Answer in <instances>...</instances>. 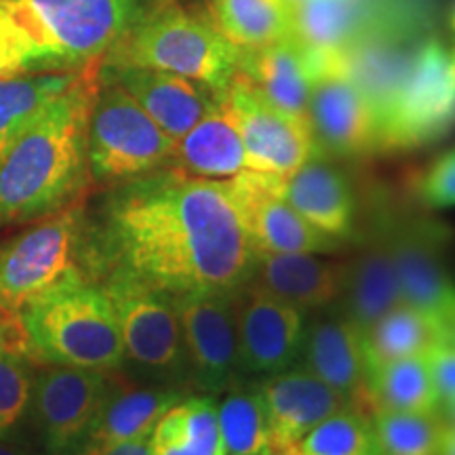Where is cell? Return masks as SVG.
Instances as JSON below:
<instances>
[{
    "mask_svg": "<svg viewBox=\"0 0 455 455\" xmlns=\"http://www.w3.org/2000/svg\"><path fill=\"white\" fill-rule=\"evenodd\" d=\"M350 264L321 253H259L251 281L298 310H315L344 295Z\"/></svg>",
    "mask_w": 455,
    "mask_h": 455,
    "instance_id": "obj_19",
    "label": "cell"
},
{
    "mask_svg": "<svg viewBox=\"0 0 455 455\" xmlns=\"http://www.w3.org/2000/svg\"><path fill=\"white\" fill-rule=\"evenodd\" d=\"M150 435L121 443H112V445H84L78 449L76 455H152Z\"/></svg>",
    "mask_w": 455,
    "mask_h": 455,
    "instance_id": "obj_38",
    "label": "cell"
},
{
    "mask_svg": "<svg viewBox=\"0 0 455 455\" xmlns=\"http://www.w3.org/2000/svg\"><path fill=\"white\" fill-rule=\"evenodd\" d=\"M304 367L358 407L365 384V356L355 323L350 318H329L312 327Z\"/></svg>",
    "mask_w": 455,
    "mask_h": 455,
    "instance_id": "obj_24",
    "label": "cell"
},
{
    "mask_svg": "<svg viewBox=\"0 0 455 455\" xmlns=\"http://www.w3.org/2000/svg\"><path fill=\"white\" fill-rule=\"evenodd\" d=\"M146 0H0V81L101 64Z\"/></svg>",
    "mask_w": 455,
    "mask_h": 455,
    "instance_id": "obj_3",
    "label": "cell"
},
{
    "mask_svg": "<svg viewBox=\"0 0 455 455\" xmlns=\"http://www.w3.org/2000/svg\"><path fill=\"white\" fill-rule=\"evenodd\" d=\"M258 455H283V453H281V451H276V449H268V451L258 453Z\"/></svg>",
    "mask_w": 455,
    "mask_h": 455,
    "instance_id": "obj_45",
    "label": "cell"
},
{
    "mask_svg": "<svg viewBox=\"0 0 455 455\" xmlns=\"http://www.w3.org/2000/svg\"><path fill=\"white\" fill-rule=\"evenodd\" d=\"M441 235L415 228L390 241L403 304L430 316L443 327L455 315V287L441 258Z\"/></svg>",
    "mask_w": 455,
    "mask_h": 455,
    "instance_id": "obj_18",
    "label": "cell"
},
{
    "mask_svg": "<svg viewBox=\"0 0 455 455\" xmlns=\"http://www.w3.org/2000/svg\"><path fill=\"white\" fill-rule=\"evenodd\" d=\"M78 72L38 74L0 81V156L34 114L74 83Z\"/></svg>",
    "mask_w": 455,
    "mask_h": 455,
    "instance_id": "obj_33",
    "label": "cell"
},
{
    "mask_svg": "<svg viewBox=\"0 0 455 455\" xmlns=\"http://www.w3.org/2000/svg\"><path fill=\"white\" fill-rule=\"evenodd\" d=\"M455 124V53L445 43L418 44L401 81L379 112L378 150H411Z\"/></svg>",
    "mask_w": 455,
    "mask_h": 455,
    "instance_id": "obj_7",
    "label": "cell"
},
{
    "mask_svg": "<svg viewBox=\"0 0 455 455\" xmlns=\"http://www.w3.org/2000/svg\"><path fill=\"white\" fill-rule=\"evenodd\" d=\"M100 66L47 101L0 156V230L30 224L83 203L91 180L87 131Z\"/></svg>",
    "mask_w": 455,
    "mask_h": 455,
    "instance_id": "obj_2",
    "label": "cell"
},
{
    "mask_svg": "<svg viewBox=\"0 0 455 455\" xmlns=\"http://www.w3.org/2000/svg\"><path fill=\"white\" fill-rule=\"evenodd\" d=\"M181 398L184 395L175 388H141L114 371L110 388L81 447L112 445L150 435L158 419Z\"/></svg>",
    "mask_w": 455,
    "mask_h": 455,
    "instance_id": "obj_22",
    "label": "cell"
},
{
    "mask_svg": "<svg viewBox=\"0 0 455 455\" xmlns=\"http://www.w3.org/2000/svg\"><path fill=\"white\" fill-rule=\"evenodd\" d=\"M291 3L295 4V7H298V4H299V3H304V0H291Z\"/></svg>",
    "mask_w": 455,
    "mask_h": 455,
    "instance_id": "obj_46",
    "label": "cell"
},
{
    "mask_svg": "<svg viewBox=\"0 0 455 455\" xmlns=\"http://www.w3.org/2000/svg\"><path fill=\"white\" fill-rule=\"evenodd\" d=\"M175 140L169 138L131 95L100 76L87 131L91 180L116 186L171 167Z\"/></svg>",
    "mask_w": 455,
    "mask_h": 455,
    "instance_id": "obj_6",
    "label": "cell"
},
{
    "mask_svg": "<svg viewBox=\"0 0 455 455\" xmlns=\"http://www.w3.org/2000/svg\"><path fill=\"white\" fill-rule=\"evenodd\" d=\"M87 275L121 270L169 298L235 293L251 281L258 251L228 196L226 180L167 167L116 184L84 221Z\"/></svg>",
    "mask_w": 455,
    "mask_h": 455,
    "instance_id": "obj_1",
    "label": "cell"
},
{
    "mask_svg": "<svg viewBox=\"0 0 455 455\" xmlns=\"http://www.w3.org/2000/svg\"><path fill=\"white\" fill-rule=\"evenodd\" d=\"M369 411H435L439 409L426 355L396 358L365 369L361 395Z\"/></svg>",
    "mask_w": 455,
    "mask_h": 455,
    "instance_id": "obj_26",
    "label": "cell"
},
{
    "mask_svg": "<svg viewBox=\"0 0 455 455\" xmlns=\"http://www.w3.org/2000/svg\"><path fill=\"white\" fill-rule=\"evenodd\" d=\"M418 195L432 209L455 207V148L426 169L418 184Z\"/></svg>",
    "mask_w": 455,
    "mask_h": 455,
    "instance_id": "obj_36",
    "label": "cell"
},
{
    "mask_svg": "<svg viewBox=\"0 0 455 455\" xmlns=\"http://www.w3.org/2000/svg\"><path fill=\"white\" fill-rule=\"evenodd\" d=\"M308 121L316 150L358 156L378 150V112L346 72L315 83L308 101Z\"/></svg>",
    "mask_w": 455,
    "mask_h": 455,
    "instance_id": "obj_15",
    "label": "cell"
},
{
    "mask_svg": "<svg viewBox=\"0 0 455 455\" xmlns=\"http://www.w3.org/2000/svg\"><path fill=\"white\" fill-rule=\"evenodd\" d=\"M0 455H30V453H26L24 449L7 445V443H3V439H0Z\"/></svg>",
    "mask_w": 455,
    "mask_h": 455,
    "instance_id": "obj_41",
    "label": "cell"
},
{
    "mask_svg": "<svg viewBox=\"0 0 455 455\" xmlns=\"http://www.w3.org/2000/svg\"><path fill=\"white\" fill-rule=\"evenodd\" d=\"M283 455H382L371 415L348 405L316 424L304 439Z\"/></svg>",
    "mask_w": 455,
    "mask_h": 455,
    "instance_id": "obj_32",
    "label": "cell"
},
{
    "mask_svg": "<svg viewBox=\"0 0 455 455\" xmlns=\"http://www.w3.org/2000/svg\"><path fill=\"white\" fill-rule=\"evenodd\" d=\"M7 335H4V327H3V321H0V348H3L4 344H7Z\"/></svg>",
    "mask_w": 455,
    "mask_h": 455,
    "instance_id": "obj_43",
    "label": "cell"
},
{
    "mask_svg": "<svg viewBox=\"0 0 455 455\" xmlns=\"http://www.w3.org/2000/svg\"><path fill=\"white\" fill-rule=\"evenodd\" d=\"M439 455H455V426H447L443 430Z\"/></svg>",
    "mask_w": 455,
    "mask_h": 455,
    "instance_id": "obj_39",
    "label": "cell"
},
{
    "mask_svg": "<svg viewBox=\"0 0 455 455\" xmlns=\"http://www.w3.org/2000/svg\"><path fill=\"white\" fill-rule=\"evenodd\" d=\"M426 358L441 407L455 398V346L443 339L426 352Z\"/></svg>",
    "mask_w": 455,
    "mask_h": 455,
    "instance_id": "obj_37",
    "label": "cell"
},
{
    "mask_svg": "<svg viewBox=\"0 0 455 455\" xmlns=\"http://www.w3.org/2000/svg\"><path fill=\"white\" fill-rule=\"evenodd\" d=\"M238 224L259 253H331L338 238L316 230L278 192V175L243 171L226 180Z\"/></svg>",
    "mask_w": 455,
    "mask_h": 455,
    "instance_id": "obj_13",
    "label": "cell"
},
{
    "mask_svg": "<svg viewBox=\"0 0 455 455\" xmlns=\"http://www.w3.org/2000/svg\"><path fill=\"white\" fill-rule=\"evenodd\" d=\"M101 64L173 72L218 95L238 70V49L207 13L181 0H146Z\"/></svg>",
    "mask_w": 455,
    "mask_h": 455,
    "instance_id": "obj_5",
    "label": "cell"
},
{
    "mask_svg": "<svg viewBox=\"0 0 455 455\" xmlns=\"http://www.w3.org/2000/svg\"><path fill=\"white\" fill-rule=\"evenodd\" d=\"M268 98L272 104L295 116L308 118V101L315 74L308 51L298 36L264 44V47L238 49V70Z\"/></svg>",
    "mask_w": 455,
    "mask_h": 455,
    "instance_id": "obj_20",
    "label": "cell"
},
{
    "mask_svg": "<svg viewBox=\"0 0 455 455\" xmlns=\"http://www.w3.org/2000/svg\"><path fill=\"white\" fill-rule=\"evenodd\" d=\"M100 76L127 91L141 110L175 141L218 108L212 89L173 72L101 64Z\"/></svg>",
    "mask_w": 455,
    "mask_h": 455,
    "instance_id": "obj_16",
    "label": "cell"
},
{
    "mask_svg": "<svg viewBox=\"0 0 455 455\" xmlns=\"http://www.w3.org/2000/svg\"><path fill=\"white\" fill-rule=\"evenodd\" d=\"M344 293L348 295V316L346 318H350L361 333L386 312L403 304L390 243L373 244L355 264H350L348 284Z\"/></svg>",
    "mask_w": 455,
    "mask_h": 455,
    "instance_id": "obj_29",
    "label": "cell"
},
{
    "mask_svg": "<svg viewBox=\"0 0 455 455\" xmlns=\"http://www.w3.org/2000/svg\"><path fill=\"white\" fill-rule=\"evenodd\" d=\"M451 32H453V44H451V49H453V53H455V11H453V17H451Z\"/></svg>",
    "mask_w": 455,
    "mask_h": 455,
    "instance_id": "obj_44",
    "label": "cell"
},
{
    "mask_svg": "<svg viewBox=\"0 0 455 455\" xmlns=\"http://www.w3.org/2000/svg\"><path fill=\"white\" fill-rule=\"evenodd\" d=\"M409 7L407 0H304L295 7V36L312 49L341 51Z\"/></svg>",
    "mask_w": 455,
    "mask_h": 455,
    "instance_id": "obj_21",
    "label": "cell"
},
{
    "mask_svg": "<svg viewBox=\"0 0 455 455\" xmlns=\"http://www.w3.org/2000/svg\"><path fill=\"white\" fill-rule=\"evenodd\" d=\"M278 192L316 230L338 241L352 235V192L344 178L329 164L310 158L291 175H278Z\"/></svg>",
    "mask_w": 455,
    "mask_h": 455,
    "instance_id": "obj_23",
    "label": "cell"
},
{
    "mask_svg": "<svg viewBox=\"0 0 455 455\" xmlns=\"http://www.w3.org/2000/svg\"><path fill=\"white\" fill-rule=\"evenodd\" d=\"M445 341L455 346V315L449 318V323L445 325Z\"/></svg>",
    "mask_w": 455,
    "mask_h": 455,
    "instance_id": "obj_42",
    "label": "cell"
},
{
    "mask_svg": "<svg viewBox=\"0 0 455 455\" xmlns=\"http://www.w3.org/2000/svg\"><path fill=\"white\" fill-rule=\"evenodd\" d=\"M220 112L241 135L251 171L291 175L316 156L310 121L272 104L241 72L218 95Z\"/></svg>",
    "mask_w": 455,
    "mask_h": 455,
    "instance_id": "obj_9",
    "label": "cell"
},
{
    "mask_svg": "<svg viewBox=\"0 0 455 455\" xmlns=\"http://www.w3.org/2000/svg\"><path fill=\"white\" fill-rule=\"evenodd\" d=\"M439 413H441L443 422H445L447 426H455V398L453 401L445 403V405H441Z\"/></svg>",
    "mask_w": 455,
    "mask_h": 455,
    "instance_id": "obj_40",
    "label": "cell"
},
{
    "mask_svg": "<svg viewBox=\"0 0 455 455\" xmlns=\"http://www.w3.org/2000/svg\"><path fill=\"white\" fill-rule=\"evenodd\" d=\"M235 316L243 371L275 375L293 365L304 344L301 310L247 283L235 291Z\"/></svg>",
    "mask_w": 455,
    "mask_h": 455,
    "instance_id": "obj_14",
    "label": "cell"
},
{
    "mask_svg": "<svg viewBox=\"0 0 455 455\" xmlns=\"http://www.w3.org/2000/svg\"><path fill=\"white\" fill-rule=\"evenodd\" d=\"M152 455H228L212 395L188 396L158 419L150 435Z\"/></svg>",
    "mask_w": 455,
    "mask_h": 455,
    "instance_id": "obj_28",
    "label": "cell"
},
{
    "mask_svg": "<svg viewBox=\"0 0 455 455\" xmlns=\"http://www.w3.org/2000/svg\"><path fill=\"white\" fill-rule=\"evenodd\" d=\"M100 275L98 283L116 315L127 358L150 371L173 378L188 369L173 299L121 270Z\"/></svg>",
    "mask_w": 455,
    "mask_h": 455,
    "instance_id": "obj_10",
    "label": "cell"
},
{
    "mask_svg": "<svg viewBox=\"0 0 455 455\" xmlns=\"http://www.w3.org/2000/svg\"><path fill=\"white\" fill-rule=\"evenodd\" d=\"M443 339L445 333L439 323L411 306L401 304L361 333L365 369L396 358L426 355Z\"/></svg>",
    "mask_w": 455,
    "mask_h": 455,
    "instance_id": "obj_30",
    "label": "cell"
},
{
    "mask_svg": "<svg viewBox=\"0 0 455 455\" xmlns=\"http://www.w3.org/2000/svg\"><path fill=\"white\" fill-rule=\"evenodd\" d=\"M207 15L236 49L264 47L295 36L291 0H207Z\"/></svg>",
    "mask_w": 455,
    "mask_h": 455,
    "instance_id": "obj_27",
    "label": "cell"
},
{
    "mask_svg": "<svg viewBox=\"0 0 455 455\" xmlns=\"http://www.w3.org/2000/svg\"><path fill=\"white\" fill-rule=\"evenodd\" d=\"M272 449L287 453L295 443L339 409L355 405L318 379L308 367H289L259 384Z\"/></svg>",
    "mask_w": 455,
    "mask_h": 455,
    "instance_id": "obj_17",
    "label": "cell"
},
{
    "mask_svg": "<svg viewBox=\"0 0 455 455\" xmlns=\"http://www.w3.org/2000/svg\"><path fill=\"white\" fill-rule=\"evenodd\" d=\"M375 439L382 455H439L443 422L435 411H373Z\"/></svg>",
    "mask_w": 455,
    "mask_h": 455,
    "instance_id": "obj_34",
    "label": "cell"
},
{
    "mask_svg": "<svg viewBox=\"0 0 455 455\" xmlns=\"http://www.w3.org/2000/svg\"><path fill=\"white\" fill-rule=\"evenodd\" d=\"M32 382L28 356L7 341L0 348V439L9 436L26 415L30 407Z\"/></svg>",
    "mask_w": 455,
    "mask_h": 455,
    "instance_id": "obj_35",
    "label": "cell"
},
{
    "mask_svg": "<svg viewBox=\"0 0 455 455\" xmlns=\"http://www.w3.org/2000/svg\"><path fill=\"white\" fill-rule=\"evenodd\" d=\"M171 299L180 318L186 367L195 384L212 396L238 384L243 363L235 293H195Z\"/></svg>",
    "mask_w": 455,
    "mask_h": 455,
    "instance_id": "obj_12",
    "label": "cell"
},
{
    "mask_svg": "<svg viewBox=\"0 0 455 455\" xmlns=\"http://www.w3.org/2000/svg\"><path fill=\"white\" fill-rule=\"evenodd\" d=\"M218 422L228 455H258L272 449L268 415L259 386L235 384L218 403Z\"/></svg>",
    "mask_w": 455,
    "mask_h": 455,
    "instance_id": "obj_31",
    "label": "cell"
},
{
    "mask_svg": "<svg viewBox=\"0 0 455 455\" xmlns=\"http://www.w3.org/2000/svg\"><path fill=\"white\" fill-rule=\"evenodd\" d=\"M112 373L106 369L64 365H51L38 371L28 409L51 455L76 453L83 445L110 388Z\"/></svg>",
    "mask_w": 455,
    "mask_h": 455,
    "instance_id": "obj_11",
    "label": "cell"
},
{
    "mask_svg": "<svg viewBox=\"0 0 455 455\" xmlns=\"http://www.w3.org/2000/svg\"><path fill=\"white\" fill-rule=\"evenodd\" d=\"M15 323L20 352L47 365L116 371L127 358L110 299L83 268L26 304Z\"/></svg>",
    "mask_w": 455,
    "mask_h": 455,
    "instance_id": "obj_4",
    "label": "cell"
},
{
    "mask_svg": "<svg viewBox=\"0 0 455 455\" xmlns=\"http://www.w3.org/2000/svg\"><path fill=\"white\" fill-rule=\"evenodd\" d=\"M171 167L207 180H230L243 171H251L241 135L220 108L175 141Z\"/></svg>",
    "mask_w": 455,
    "mask_h": 455,
    "instance_id": "obj_25",
    "label": "cell"
},
{
    "mask_svg": "<svg viewBox=\"0 0 455 455\" xmlns=\"http://www.w3.org/2000/svg\"><path fill=\"white\" fill-rule=\"evenodd\" d=\"M83 203L34 221L0 241V316L15 323L34 298L81 266L84 238Z\"/></svg>",
    "mask_w": 455,
    "mask_h": 455,
    "instance_id": "obj_8",
    "label": "cell"
}]
</instances>
